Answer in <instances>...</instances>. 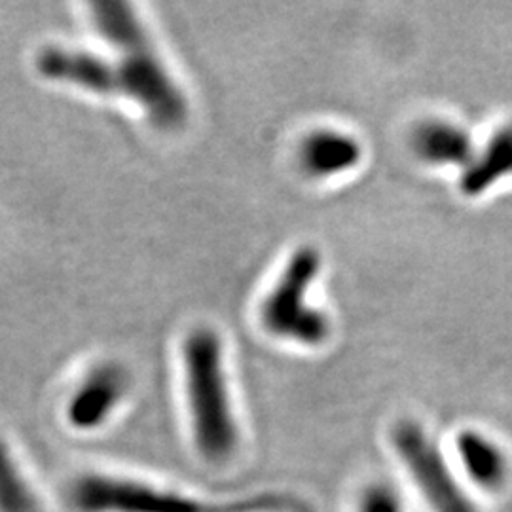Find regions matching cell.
<instances>
[{"mask_svg":"<svg viewBox=\"0 0 512 512\" xmlns=\"http://www.w3.org/2000/svg\"><path fill=\"white\" fill-rule=\"evenodd\" d=\"M128 380L116 366H101L88 376V380L74 393L69 403V420L78 429H92L120 403Z\"/></svg>","mask_w":512,"mask_h":512,"instance_id":"obj_8","label":"cell"},{"mask_svg":"<svg viewBox=\"0 0 512 512\" xmlns=\"http://www.w3.org/2000/svg\"><path fill=\"white\" fill-rule=\"evenodd\" d=\"M461 480L473 494L501 495L511 484L512 465L505 448L480 429H461L452 459Z\"/></svg>","mask_w":512,"mask_h":512,"instance_id":"obj_6","label":"cell"},{"mask_svg":"<svg viewBox=\"0 0 512 512\" xmlns=\"http://www.w3.org/2000/svg\"><path fill=\"white\" fill-rule=\"evenodd\" d=\"M509 175H512V124L497 129L488 145L463 167L459 188L465 196L476 198Z\"/></svg>","mask_w":512,"mask_h":512,"instance_id":"obj_9","label":"cell"},{"mask_svg":"<svg viewBox=\"0 0 512 512\" xmlns=\"http://www.w3.org/2000/svg\"><path fill=\"white\" fill-rule=\"evenodd\" d=\"M389 442L427 512H482L452 459L418 421H397Z\"/></svg>","mask_w":512,"mask_h":512,"instance_id":"obj_3","label":"cell"},{"mask_svg":"<svg viewBox=\"0 0 512 512\" xmlns=\"http://www.w3.org/2000/svg\"><path fill=\"white\" fill-rule=\"evenodd\" d=\"M355 512H406L403 495L382 478L368 480L355 497Z\"/></svg>","mask_w":512,"mask_h":512,"instance_id":"obj_12","label":"cell"},{"mask_svg":"<svg viewBox=\"0 0 512 512\" xmlns=\"http://www.w3.org/2000/svg\"><path fill=\"white\" fill-rule=\"evenodd\" d=\"M300 164L311 177L342 175L363 160L361 143L338 129H315L300 145Z\"/></svg>","mask_w":512,"mask_h":512,"instance_id":"obj_7","label":"cell"},{"mask_svg":"<svg viewBox=\"0 0 512 512\" xmlns=\"http://www.w3.org/2000/svg\"><path fill=\"white\" fill-rule=\"evenodd\" d=\"M321 270V255L310 245L296 249L272 293L262 306L266 330L302 346H321L330 334V321L323 311L311 308L308 291Z\"/></svg>","mask_w":512,"mask_h":512,"instance_id":"obj_4","label":"cell"},{"mask_svg":"<svg viewBox=\"0 0 512 512\" xmlns=\"http://www.w3.org/2000/svg\"><path fill=\"white\" fill-rule=\"evenodd\" d=\"M184 378L196 448L207 463L224 465L238 454L239 427L215 330L196 329L186 338Z\"/></svg>","mask_w":512,"mask_h":512,"instance_id":"obj_2","label":"cell"},{"mask_svg":"<svg viewBox=\"0 0 512 512\" xmlns=\"http://www.w3.org/2000/svg\"><path fill=\"white\" fill-rule=\"evenodd\" d=\"M0 512H38L37 499L29 490L16 463L0 442Z\"/></svg>","mask_w":512,"mask_h":512,"instance_id":"obj_11","label":"cell"},{"mask_svg":"<svg viewBox=\"0 0 512 512\" xmlns=\"http://www.w3.org/2000/svg\"><path fill=\"white\" fill-rule=\"evenodd\" d=\"M90 18L112 54L44 48L37 55L38 73L86 92L126 97L156 128H181L188 118V101L131 4L97 0L90 4Z\"/></svg>","mask_w":512,"mask_h":512,"instance_id":"obj_1","label":"cell"},{"mask_svg":"<svg viewBox=\"0 0 512 512\" xmlns=\"http://www.w3.org/2000/svg\"><path fill=\"white\" fill-rule=\"evenodd\" d=\"M414 150L423 162L431 165L467 167L475 156L469 133L446 120L423 122L414 131Z\"/></svg>","mask_w":512,"mask_h":512,"instance_id":"obj_10","label":"cell"},{"mask_svg":"<svg viewBox=\"0 0 512 512\" xmlns=\"http://www.w3.org/2000/svg\"><path fill=\"white\" fill-rule=\"evenodd\" d=\"M71 501L80 512H255L266 507L262 499L255 503H209L107 476H88L76 482Z\"/></svg>","mask_w":512,"mask_h":512,"instance_id":"obj_5","label":"cell"}]
</instances>
